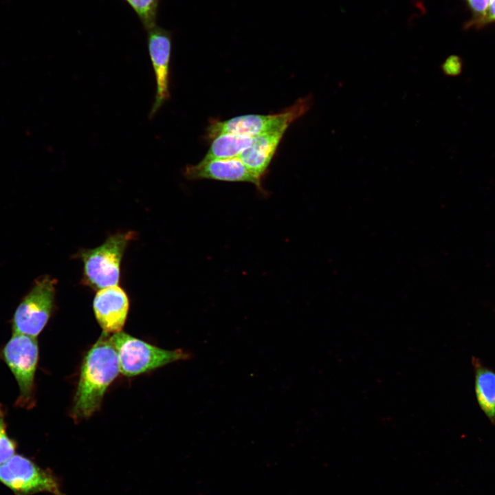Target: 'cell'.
Wrapping results in <instances>:
<instances>
[{
	"label": "cell",
	"mask_w": 495,
	"mask_h": 495,
	"mask_svg": "<svg viewBox=\"0 0 495 495\" xmlns=\"http://www.w3.org/2000/svg\"><path fill=\"white\" fill-rule=\"evenodd\" d=\"M119 372L118 356L111 337L102 332L83 359L72 410L73 417L80 419L94 413Z\"/></svg>",
	"instance_id": "cell-1"
},
{
	"label": "cell",
	"mask_w": 495,
	"mask_h": 495,
	"mask_svg": "<svg viewBox=\"0 0 495 495\" xmlns=\"http://www.w3.org/2000/svg\"><path fill=\"white\" fill-rule=\"evenodd\" d=\"M111 337L118 353L120 372L127 377L138 375L191 357L189 352L183 349H164L122 331Z\"/></svg>",
	"instance_id": "cell-2"
},
{
	"label": "cell",
	"mask_w": 495,
	"mask_h": 495,
	"mask_svg": "<svg viewBox=\"0 0 495 495\" xmlns=\"http://www.w3.org/2000/svg\"><path fill=\"white\" fill-rule=\"evenodd\" d=\"M133 232L117 233L109 236L100 246L82 250L79 258L83 263V280L94 289L117 285L120 263Z\"/></svg>",
	"instance_id": "cell-3"
},
{
	"label": "cell",
	"mask_w": 495,
	"mask_h": 495,
	"mask_svg": "<svg viewBox=\"0 0 495 495\" xmlns=\"http://www.w3.org/2000/svg\"><path fill=\"white\" fill-rule=\"evenodd\" d=\"M56 280L48 275L34 282L17 306L12 320L13 333L36 338L46 326L52 312Z\"/></svg>",
	"instance_id": "cell-4"
},
{
	"label": "cell",
	"mask_w": 495,
	"mask_h": 495,
	"mask_svg": "<svg viewBox=\"0 0 495 495\" xmlns=\"http://www.w3.org/2000/svg\"><path fill=\"white\" fill-rule=\"evenodd\" d=\"M310 97L301 99L289 109L273 115H244L223 121H214L207 129L208 137L221 134L256 137L269 132L287 129L296 119L310 107Z\"/></svg>",
	"instance_id": "cell-5"
},
{
	"label": "cell",
	"mask_w": 495,
	"mask_h": 495,
	"mask_svg": "<svg viewBox=\"0 0 495 495\" xmlns=\"http://www.w3.org/2000/svg\"><path fill=\"white\" fill-rule=\"evenodd\" d=\"M6 364L14 375L19 388V407L32 404L34 377L38 360V346L34 337L13 333L2 351Z\"/></svg>",
	"instance_id": "cell-6"
},
{
	"label": "cell",
	"mask_w": 495,
	"mask_h": 495,
	"mask_svg": "<svg viewBox=\"0 0 495 495\" xmlns=\"http://www.w3.org/2000/svg\"><path fill=\"white\" fill-rule=\"evenodd\" d=\"M0 483L15 495H32L38 492L64 495L53 473L18 454L0 465Z\"/></svg>",
	"instance_id": "cell-7"
},
{
	"label": "cell",
	"mask_w": 495,
	"mask_h": 495,
	"mask_svg": "<svg viewBox=\"0 0 495 495\" xmlns=\"http://www.w3.org/2000/svg\"><path fill=\"white\" fill-rule=\"evenodd\" d=\"M146 32L148 50L156 82L155 101L149 113L151 118L170 98L169 73L172 33L157 25Z\"/></svg>",
	"instance_id": "cell-8"
},
{
	"label": "cell",
	"mask_w": 495,
	"mask_h": 495,
	"mask_svg": "<svg viewBox=\"0 0 495 495\" xmlns=\"http://www.w3.org/2000/svg\"><path fill=\"white\" fill-rule=\"evenodd\" d=\"M184 176L191 180L214 179L223 182L251 183L264 192L261 178L255 175L239 157L201 161L199 164L187 166Z\"/></svg>",
	"instance_id": "cell-9"
},
{
	"label": "cell",
	"mask_w": 495,
	"mask_h": 495,
	"mask_svg": "<svg viewBox=\"0 0 495 495\" xmlns=\"http://www.w3.org/2000/svg\"><path fill=\"white\" fill-rule=\"evenodd\" d=\"M129 302L125 292L118 285L98 290L93 302L96 318L107 333L122 331L128 314Z\"/></svg>",
	"instance_id": "cell-10"
},
{
	"label": "cell",
	"mask_w": 495,
	"mask_h": 495,
	"mask_svg": "<svg viewBox=\"0 0 495 495\" xmlns=\"http://www.w3.org/2000/svg\"><path fill=\"white\" fill-rule=\"evenodd\" d=\"M287 129L254 137L252 144L238 157L257 177L261 178Z\"/></svg>",
	"instance_id": "cell-11"
},
{
	"label": "cell",
	"mask_w": 495,
	"mask_h": 495,
	"mask_svg": "<svg viewBox=\"0 0 495 495\" xmlns=\"http://www.w3.org/2000/svg\"><path fill=\"white\" fill-rule=\"evenodd\" d=\"M474 390L477 404L489 421L495 426V370L473 355Z\"/></svg>",
	"instance_id": "cell-12"
},
{
	"label": "cell",
	"mask_w": 495,
	"mask_h": 495,
	"mask_svg": "<svg viewBox=\"0 0 495 495\" xmlns=\"http://www.w3.org/2000/svg\"><path fill=\"white\" fill-rule=\"evenodd\" d=\"M254 137L221 134L214 138L202 161L238 157L253 142Z\"/></svg>",
	"instance_id": "cell-13"
},
{
	"label": "cell",
	"mask_w": 495,
	"mask_h": 495,
	"mask_svg": "<svg viewBox=\"0 0 495 495\" xmlns=\"http://www.w3.org/2000/svg\"><path fill=\"white\" fill-rule=\"evenodd\" d=\"M138 16L144 28L148 30L157 25L160 0H124Z\"/></svg>",
	"instance_id": "cell-14"
},
{
	"label": "cell",
	"mask_w": 495,
	"mask_h": 495,
	"mask_svg": "<svg viewBox=\"0 0 495 495\" xmlns=\"http://www.w3.org/2000/svg\"><path fill=\"white\" fill-rule=\"evenodd\" d=\"M16 444L7 433L5 412L0 404V465L15 454Z\"/></svg>",
	"instance_id": "cell-15"
},
{
	"label": "cell",
	"mask_w": 495,
	"mask_h": 495,
	"mask_svg": "<svg viewBox=\"0 0 495 495\" xmlns=\"http://www.w3.org/2000/svg\"><path fill=\"white\" fill-rule=\"evenodd\" d=\"M471 13L465 28L470 29L484 16L491 0H463Z\"/></svg>",
	"instance_id": "cell-16"
},
{
	"label": "cell",
	"mask_w": 495,
	"mask_h": 495,
	"mask_svg": "<svg viewBox=\"0 0 495 495\" xmlns=\"http://www.w3.org/2000/svg\"><path fill=\"white\" fill-rule=\"evenodd\" d=\"M441 69L447 76H458L463 71V60L458 55H450L441 64Z\"/></svg>",
	"instance_id": "cell-17"
},
{
	"label": "cell",
	"mask_w": 495,
	"mask_h": 495,
	"mask_svg": "<svg viewBox=\"0 0 495 495\" xmlns=\"http://www.w3.org/2000/svg\"><path fill=\"white\" fill-rule=\"evenodd\" d=\"M495 24V0H491L484 16L474 25L473 29H481Z\"/></svg>",
	"instance_id": "cell-18"
}]
</instances>
